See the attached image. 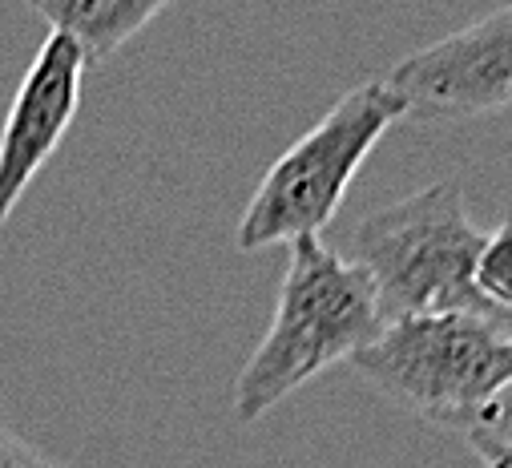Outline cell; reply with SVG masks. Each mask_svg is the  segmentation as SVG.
<instances>
[{
    "label": "cell",
    "mask_w": 512,
    "mask_h": 468,
    "mask_svg": "<svg viewBox=\"0 0 512 468\" xmlns=\"http://www.w3.org/2000/svg\"><path fill=\"white\" fill-rule=\"evenodd\" d=\"M508 239H512V230H508V222H500L492 234H484V247L472 267V287L504 311H512V247H508Z\"/></svg>",
    "instance_id": "obj_8"
},
{
    "label": "cell",
    "mask_w": 512,
    "mask_h": 468,
    "mask_svg": "<svg viewBox=\"0 0 512 468\" xmlns=\"http://www.w3.org/2000/svg\"><path fill=\"white\" fill-rule=\"evenodd\" d=\"M480 247L484 230L472 226L460 182H432L359 218L347 239V263L367 275L383 327L420 315H468L508 327L512 311L472 287Z\"/></svg>",
    "instance_id": "obj_1"
},
{
    "label": "cell",
    "mask_w": 512,
    "mask_h": 468,
    "mask_svg": "<svg viewBox=\"0 0 512 468\" xmlns=\"http://www.w3.org/2000/svg\"><path fill=\"white\" fill-rule=\"evenodd\" d=\"M464 440L476 448V456L484 460V468H512V408H508V400L492 404L464 432Z\"/></svg>",
    "instance_id": "obj_9"
},
{
    "label": "cell",
    "mask_w": 512,
    "mask_h": 468,
    "mask_svg": "<svg viewBox=\"0 0 512 468\" xmlns=\"http://www.w3.org/2000/svg\"><path fill=\"white\" fill-rule=\"evenodd\" d=\"M0 468H65V464L49 460L29 440H21L17 432H9L5 424H0Z\"/></svg>",
    "instance_id": "obj_10"
},
{
    "label": "cell",
    "mask_w": 512,
    "mask_h": 468,
    "mask_svg": "<svg viewBox=\"0 0 512 468\" xmlns=\"http://www.w3.org/2000/svg\"><path fill=\"white\" fill-rule=\"evenodd\" d=\"M396 122H404V105L383 85V77L347 89L267 170L238 218L234 247L250 255L279 243L319 239L323 226H331L351 178Z\"/></svg>",
    "instance_id": "obj_3"
},
{
    "label": "cell",
    "mask_w": 512,
    "mask_h": 468,
    "mask_svg": "<svg viewBox=\"0 0 512 468\" xmlns=\"http://www.w3.org/2000/svg\"><path fill=\"white\" fill-rule=\"evenodd\" d=\"M383 331L375 291L359 267L319 239L291 243L271 327L234 380V416L263 420L291 392L335 364H351Z\"/></svg>",
    "instance_id": "obj_2"
},
{
    "label": "cell",
    "mask_w": 512,
    "mask_h": 468,
    "mask_svg": "<svg viewBox=\"0 0 512 468\" xmlns=\"http://www.w3.org/2000/svg\"><path fill=\"white\" fill-rule=\"evenodd\" d=\"M351 368L424 420L468 432L512 388V335L468 315H420L383 327Z\"/></svg>",
    "instance_id": "obj_4"
},
{
    "label": "cell",
    "mask_w": 512,
    "mask_h": 468,
    "mask_svg": "<svg viewBox=\"0 0 512 468\" xmlns=\"http://www.w3.org/2000/svg\"><path fill=\"white\" fill-rule=\"evenodd\" d=\"M33 13L53 33L69 37L85 65H101L158 21L166 0H33Z\"/></svg>",
    "instance_id": "obj_7"
},
{
    "label": "cell",
    "mask_w": 512,
    "mask_h": 468,
    "mask_svg": "<svg viewBox=\"0 0 512 468\" xmlns=\"http://www.w3.org/2000/svg\"><path fill=\"white\" fill-rule=\"evenodd\" d=\"M383 85L404 105V117L420 122H460L504 109L512 97V5L404 57Z\"/></svg>",
    "instance_id": "obj_5"
},
{
    "label": "cell",
    "mask_w": 512,
    "mask_h": 468,
    "mask_svg": "<svg viewBox=\"0 0 512 468\" xmlns=\"http://www.w3.org/2000/svg\"><path fill=\"white\" fill-rule=\"evenodd\" d=\"M81 77L85 61L77 45L61 33H49L13 97L5 130H0V226L9 222L29 182L65 142L81 101Z\"/></svg>",
    "instance_id": "obj_6"
}]
</instances>
